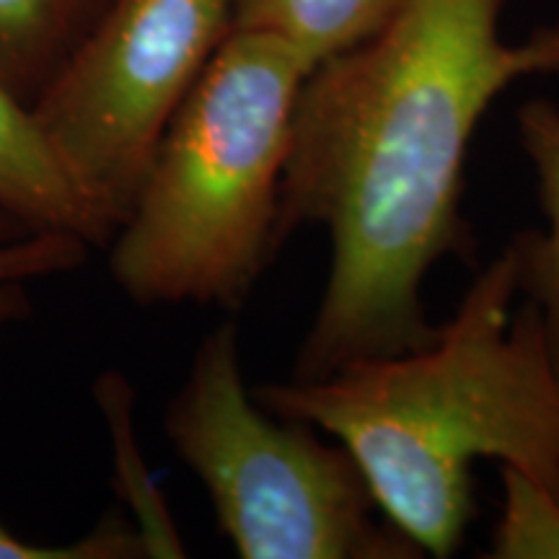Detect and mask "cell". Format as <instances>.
Returning <instances> with one entry per match:
<instances>
[{
  "label": "cell",
  "instance_id": "7",
  "mask_svg": "<svg viewBox=\"0 0 559 559\" xmlns=\"http://www.w3.org/2000/svg\"><path fill=\"white\" fill-rule=\"evenodd\" d=\"M515 130L534 166L547 230H521L510 243L519 251L521 296L542 309L551 358L559 370V107L547 99L523 104Z\"/></svg>",
  "mask_w": 559,
  "mask_h": 559
},
{
  "label": "cell",
  "instance_id": "3",
  "mask_svg": "<svg viewBox=\"0 0 559 559\" xmlns=\"http://www.w3.org/2000/svg\"><path fill=\"white\" fill-rule=\"evenodd\" d=\"M313 70L290 41L230 29L160 138L109 272L140 306L239 309L280 243L293 117Z\"/></svg>",
  "mask_w": 559,
  "mask_h": 559
},
{
  "label": "cell",
  "instance_id": "5",
  "mask_svg": "<svg viewBox=\"0 0 559 559\" xmlns=\"http://www.w3.org/2000/svg\"><path fill=\"white\" fill-rule=\"evenodd\" d=\"M236 0H107L32 99L47 135L120 226L160 138L234 29Z\"/></svg>",
  "mask_w": 559,
  "mask_h": 559
},
{
  "label": "cell",
  "instance_id": "11",
  "mask_svg": "<svg viewBox=\"0 0 559 559\" xmlns=\"http://www.w3.org/2000/svg\"><path fill=\"white\" fill-rule=\"evenodd\" d=\"M24 300V285L0 290V326L19 317ZM140 555H148L143 536L122 528L120 523H107L81 542L45 547L21 539L0 521V559H130Z\"/></svg>",
  "mask_w": 559,
  "mask_h": 559
},
{
  "label": "cell",
  "instance_id": "10",
  "mask_svg": "<svg viewBox=\"0 0 559 559\" xmlns=\"http://www.w3.org/2000/svg\"><path fill=\"white\" fill-rule=\"evenodd\" d=\"M506 502L495 523L492 559H559V498L515 466H500Z\"/></svg>",
  "mask_w": 559,
  "mask_h": 559
},
{
  "label": "cell",
  "instance_id": "8",
  "mask_svg": "<svg viewBox=\"0 0 559 559\" xmlns=\"http://www.w3.org/2000/svg\"><path fill=\"white\" fill-rule=\"evenodd\" d=\"M107 0H0V75L32 104Z\"/></svg>",
  "mask_w": 559,
  "mask_h": 559
},
{
  "label": "cell",
  "instance_id": "9",
  "mask_svg": "<svg viewBox=\"0 0 559 559\" xmlns=\"http://www.w3.org/2000/svg\"><path fill=\"white\" fill-rule=\"evenodd\" d=\"M402 3L404 0H236L234 29L275 34L317 68L379 32Z\"/></svg>",
  "mask_w": 559,
  "mask_h": 559
},
{
  "label": "cell",
  "instance_id": "6",
  "mask_svg": "<svg viewBox=\"0 0 559 559\" xmlns=\"http://www.w3.org/2000/svg\"><path fill=\"white\" fill-rule=\"evenodd\" d=\"M0 215L29 234L79 236L109 243L117 223L68 169L60 151L34 115L0 75Z\"/></svg>",
  "mask_w": 559,
  "mask_h": 559
},
{
  "label": "cell",
  "instance_id": "12",
  "mask_svg": "<svg viewBox=\"0 0 559 559\" xmlns=\"http://www.w3.org/2000/svg\"><path fill=\"white\" fill-rule=\"evenodd\" d=\"M86 249L88 243L79 236L52 230L0 239V290L79 267Z\"/></svg>",
  "mask_w": 559,
  "mask_h": 559
},
{
  "label": "cell",
  "instance_id": "4",
  "mask_svg": "<svg viewBox=\"0 0 559 559\" xmlns=\"http://www.w3.org/2000/svg\"><path fill=\"white\" fill-rule=\"evenodd\" d=\"M164 430L241 559L423 557L379 519L373 489L345 445L324 443L311 425L254 400L234 321L202 340Z\"/></svg>",
  "mask_w": 559,
  "mask_h": 559
},
{
  "label": "cell",
  "instance_id": "1",
  "mask_svg": "<svg viewBox=\"0 0 559 559\" xmlns=\"http://www.w3.org/2000/svg\"><path fill=\"white\" fill-rule=\"evenodd\" d=\"M502 0H404L300 88L280 190V243L330 234V275L293 379L436 340L423 283L472 257L464 166L485 111L510 83L559 73V26L510 45Z\"/></svg>",
  "mask_w": 559,
  "mask_h": 559
},
{
  "label": "cell",
  "instance_id": "2",
  "mask_svg": "<svg viewBox=\"0 0 559 559\" xmlns=\"http://www.w3.org/2000/svg\"><path fill=\"white\" fill-rule=\"evenodd\" d=\"M519 275L508 243L425 347L251 391L272 415L345 445L383 519L423 555L464 544L477 459L515 466L559 498V370L539 306L523 298L513 311Z\"/></svg>",
  "mask_w": 559,
  "mask_h": 559
}]
</instances>
